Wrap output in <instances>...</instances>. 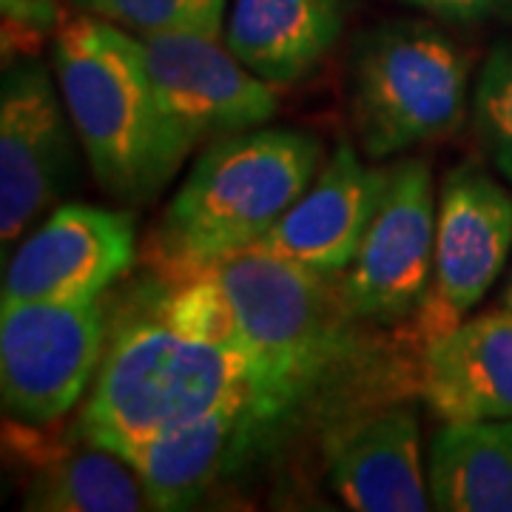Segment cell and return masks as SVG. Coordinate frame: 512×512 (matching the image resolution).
<instances>
[{
  "mask_svg": "<svg viewBox=\"0 0 512 512\" xmlns=\"http://www.w3.org/2000/svg\"><path fill=\"white\" fill-rule=\"evenodd\" d=\"M208 274L225 293L248 376L242 453L296 416L353 362L356 330L342 276L248 248ZM239 453V456H242Z\"/></svg>",
  "mask_w": 512,
  "mask_h": 512,
  "instance_id": "cell-1",
  "label": "cell"
},
{
  "mask_svg": "<svg viewBox=\"0 0 512 512\" xmlns=\"http://www.w3.org/2000/svg\"><path fill=\"white\" fill-rule=\"evenodd\" d=\"M322 143L296 128H251L208 143L157 225L154 254L180 279L254 248L316 177Z\"/></svg>",
  "mask_w": 512,
  "mask_h": 512,
  "instance_id": "cell-2",
  "label": "cell"
},
{
  "mask_svg": "<svg viewBox=\"0 0 512 512\" xmlns=\"http://www.w3.org/2000/svg\"><path fill=\"white\" fill-rule=\"evenodd\" d=\"M55 72L97 183L123 202L154 200L180 171V146L154 97L134 35L103 18L57 29Z\"/></svg>",
  "mask_w": 512,
  "mask_h": 512,
  "instance_id": "cell-3",
  "label": "cell"
},
{
  "mask_svg": "<svg viewBox=\"0 0 512 512\" xmlns=\"http://www.w3.org/2000/svg\"><path fill=\"white\" fill-rule=\"evenodd\" d=\"M245 404L248 376L237 353L157 316L120 325L103 350L77 430L117 456L211 410Z\"/></svg>",
  "mask_w": 512,
  "mask_h": 512,
  "instance_id": "cell-4",
  "label": "cell"
},
{
  "mask_svg": "<svg viewBox=\"0 0 512 512\" xmlns=\"http://www.w3.org/2000/svg\"><path fill=\"white\" fill-rule=\"evenodd\" d=\"M467 60L427 23L370 29L350 55V117L370 160L450 137L467 111Z\"/></svg>",
  "mask_w": 512,
  "mask_h": 512,
  "instance_id": "cell-5",
  "label": "cell"
},
{
  "mask_svg": "<svg viewBox=\"0 0 512 512\" xmlns=\"http://www.w3.org/2000/svg\"><path fill=\"white\" fill-rule=\"evenodd\" d=\"M103 302H3L0 396L26 424L63 419L103 359Z\"/></svg>",
  "mask_w": 512,
  "mask_h": 512,
  "instance_id": "cell-6",
  "label": "cell"
},
{
  "mask_svg": "<svg viewBox=\"0 0 512 512\" xmlns=\"http://www.w3.org/2000/svg\"><path fill=\"white\" fill-rule=\"evenodd\" d=\"M154 97L180 146L191 154L220 137L265 126L276 114V94L242 66L220 37L194 32L134 35Z\"/></svg>",
  "mask_w": 512,
  "mask_h": 512,
  "instance_id": "cell-7",
  "label": "cell"
},
{
  "mask_svg": "<svg viewBox=\"0 0 512 512\" xmlns=\"http://www.w3.org/2000/svg\"><path fill=\"white\" fill-rule=\"evenodd\" d=\"M436 217L430 165L413 157L387 165L382 202L342 276V293L356 319L384 325L419 311L433 279Z\"/></svg>",
  "mask_w": 512,
  "mask_h": 512,
  "instance_id": "cell-8",
  "label": "cell"
},
{
  "mask_svg": "<svg viewBox=\"0 0 512 512\" xmlns=\"http://www.w3.org/2000/svg\"><path fill=\"white\" fill-rule=\"evenodd\" d=\"M72 117L49 69L15 57L0 83V239L3 251L74 180Z\"/></svg>",
  "mask_w": 512,
  "mask_h": 512,
  "instance_id": "cell-9",
  "label": "cell"
},
{
  "mask_svg": "<svg viewBox=\"0 0 512 512\" xmlns=\"http://www.w3.org/2000/svg\"><path fill=\"white\" fill-rule=\"evenodd\" d=\"M512 251V194L481 165L461 163L441 183L436 262L421 302V342L456 328L490 291Z\"/></svg>",
  "mask_w": 512,
  "mask_h": 512,
  "instance_id": "cell-10",
  "label": "cell"
},
{
  "mask_svg": "<svg viewBox=\"0 0 512 512\" xmlns=\"http://www.w3.org/2000/svg\"><path fill=\"white\" fill-rule=\"evenodd\" d=\"M137 228L128 211L63 205L3 271V302H89L131 268Z\"/></svg>",
  "mask_w": 512,
  "mask_h": 512,
  "instance_id": "cell-11",
  "label": "cell"
},
{
  "mask_svg": "<svg viewBox=\"0 0 512 512\" xmlns=\"http://www.w3.org/2000/svg\"><path fill=\"white\" fill-rule=\"evenodd\" d=\"M387 185V165H365L350 146L330 154L308 191L254 248L322 274H342L359 254Z\"/></svg>",
  "mask_w": 512,
  "mask_h": 512,
  "instance_id": "cell-12",
  "label": "cell"
},
{
  "mask_svg": "<svg viewBox=\"0 0 512 512\" xmlns=\"http://www.w3.org/2000/svg\"><path fill=\"white\" fill-rule=\"evenodd\" d=\"M330 487L359 512H424L433 507L421 473L419 416L407 404L353 413L325 436Z\"/></svg>",
  "mask_w": 512,
  "mask_h": 512,
  "instance_id": "cell-13",
  "label": "cell"
},
{
  "mask_svg": "<svg viewBox=\"0 0 512 512\" xmlns=\"http://www.w3.org/2000/svg\"><path fill=\"white\" fill-rule=\"evenodd\" d=\"M421 396L444 421L512 419V308L461 319L424 342Z\"/></svg>",
  "mask_w": 512,
  "mask_h": 512,
  "instance_id": "cell-14",
  "label": "cell"
},
{
  "mask_svg": "<svg viewBox=\"0 0 512 512\" xmlns=\"http://www.w3.org/2000/svg\"><path fill=\"white\" fill-rule=\"evenodd\" d=\"M345 26V0H234L225 46L271 86L319 66Z\"/></svg>",
  "mask_w": 512,
  "mask_h": 512,
  "instance_id": "cell-15",
  "label": "cell"
},
{
  "mask_svg": "<svg viewBox=\"0 0 512 512\" xmlns=\"http://www.w3.org/2000/svg\"><path fill=\"white\" fill-rule=\"evenodd\" d=\"M245 404L211 410L183 427L137 444L126 461L137 470L151 510H188L242 453Z\"/></svg>",
  "mask_w": 512,
  "mask_h": 512,
  "instance_id": "cell-16",
  "label": "cell"
},
{
  "mask_svg": "<svg viewBox=\"0 0 512 512\" xmlns=\"http://www.w3.org/2000/svg\"><path fill=\"white\" fill-rule=\"evenodd\" d=\"M433 510L512 512V419L444 421L430 441Z\"/></svg>",
  "mask_w": 512,
  "mask_h": 512,
  "instance_id": "cell-17",
  "label": "cell"
},
{
  "mask_svg": "<svg viewBox=\"0 0 512 512\" xmlns=\"http://www.w3.org/2000/svg\"><path fill=\"white\" fill-rule=\"evenodd\" d=\"M23 510L37 512H137L151 510L137 470L126 458L92 447L37 470Z\"/></svg>",
  "mask_w": 512,
  "mask_h": 512,
  "instance_id": "cell-18",
  "label": "cell"
},
{
  "mask_svg": "<svg viewBox=\"0 0 512 512\" xmlns=\"http://www.w3.org/2000/svg\"><path fill=\"white\" fill-rule=\"evenodd\" d=\"M86 15L117 23L131 35L194 32L220 37L225 0H72Z\"/></svg>",
  "mask_w": 512,
  "mask_h": 512,
  "instance_id": "cell-19",
  "label": "cell"
},
{
  "mask_svg": "<svg viewBox=\"0 0 512 512\" xmlns=\"http://www.w3.org/2000/svg\"><path fill=\"white\" fill-rule=\"evenodd\" d=\"M473 123L481 148L512 183V43L484 60L473 94Z\"/></svg>",
  "mask_w": 512,
  "mask_h": 512,
  "instance_id": "cell-20",
  "label": "cell"
},
{
  "mask_svg": "<svg viewBox=\"0 0 512 512\" xmlns=\"http://www.w3.org/2000/svg\"><path fill=\"white\" fill-rule=\"evenodd\" d=\"M3 9V43L9 46L20 37L35 43L40 37L52 35L60 20L57 0H0Z\"/></svg>",
  "mask_w": 512,
  "mask_h": 512,
  "instance_id": "cell-21",
  "label": "cell"
},
{
  "mask_svg": "<svg viewBox=\"0 0 512 512\" xmlns=\"http://www.w3.org/2000/svg\"><path fill=\"white\" fill-rule=\"evenodd\" d=\"M404 3L447 23H476L512 9V0H404Z\"/></svg>",
  "mask_w": 512,
  "mask_h": 512,
  "instance_id": "cell-22",
  "label": "cell"
},
{
  "mask_svg": "<svg viewBox=\"0 0 512 512\" xmlns=\"http://www.w3.org/2000/svg\"><path fill=\"white\" fill-rule=\"evenodd\" d=\"M501 305H504V308H512V276H510V282H507V288H504V299H501Z\"/></svg>",
  "mask_w": 512,
  "mask_h": 512,
  "instance_id": "cell-23",
  "label": "cell"
}]
</instances>
